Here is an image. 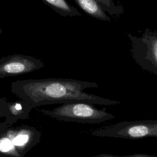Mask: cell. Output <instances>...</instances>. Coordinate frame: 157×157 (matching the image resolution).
Masks as SVG:
<instances>
[{
    "label": "cell",
    "mask_w": 157,
    "mask_h": 157,
    "mask_svg": "<svg viewBox=\"0 0 157 157\" xmlns=\"http://www.w3.org/2000/svg\"><path fill=\"white\" fill-rule=\"evenodd\" d=\"M95 82L72 78H47L18 80L12 82V93L33 108L42 105L82 102L93 105H116L121 102L83 91L98 88Z\"/></svg>",
    "instance_id": "obj_1"
},
{
    "label": "cell",
    "mask_w": 157,
    "mask_h": 157,
    "mask_svg": "<svg viewBox=\"0 0 157 157\" xmlns=\"http://www.w3.org/2000/svg\"><path fill=\"white\" fill-rule=\"evenodd\" d=\"M88 15L102 21L111 20L110 17L101 8L95 0H74Z\"/></svg>",
    "instance_id": "obj_8"
},
{
    "label": "cell",
    "mask_w": 157,
    "mask_h": 157,
    "mask_svg": "<svg viewBox=\"0 0 157 157\" xmlns=\"http://www.w3.org/2000/svg\"><path fill=\"white\" fill-rule=\"evenodd\" d=\"M41 132L29 124L0 123V157H25L37 145Z\"/></svg>",
    "instance_id": "obj_2"
},
{
    "label": "cell",
    "mask_w": 157,
    "mask_h": 157,
    "mask_svg": "<svg viewBox=\"0 0 157 157\" xmlns=\"http://www.w3.org/2000/svg\"><path fill=\"white\" fill-rule=\"evenodd\" d=\"M37 110L44 115L58 121L79 123L98 124L115 117L107 112L105 108L99 109L93 104L82 102L62 104L52 110L37 109Z\"/></svg>",
    "instance_id": "obj_3"
},
{
    "label": "cell",
    "mask_w": 157,
    "mask_h": 157,
    "mask_svg": "<svg viewBox=\"0 0 157 157\" xmlns=\"http://www.w3.org/2000/svg\"><path fill=\"white\" fill-rule=\"evenodd\" d=\"M2 28L1 27V24H0V35L2 34Z\"/></svg>",
    "instance_id": "obj_13"
},
{
    "label": "cell",
    "mask_w": 157,
    "mask_h": 157,
    "mask_svg": "<svg viewBox=\"0 0 157 157\" xmlns=\"http://www.w3.org/2000/svg\"><path fill=\"white\" fill-rule=\"evenodd\" d=\"M101 8L106 13L112 16L120 15L124 12L121 5L116 4L113 0H95Z\"/></svg>",
    "instance_id": "obj_10"
},
{
    "label": "cell",
    "mask_w": 157,
    "mask_h": 157,
    "mask_svg": "<svg viewBox=\"0 0 157 157\" xmlns=\"http://www.w3.org/2000/svg\"><path fill=\"white\" fill-rule=\"evenodd\" d=\"M8 114L5 117L4 124H13L18 120L29 118V113L33 107L26 102L19 101H8Z\"/></svg>",
    "instance_id": "obj_7"
},
{
    "label": "cell",
    "mask_w": 157,
    "mask_h": 157,
    "mask_svg": "<svg viewBox=\"0 0 157 157\" xmlns=\"http://www.w3.org/2000/svg\"><path fill=\"white\" fill-rule=\"evenodd\" d=\"M45 63L36 57L15 53L0 58V78L17 76L39 70Z\"/></svg>",
    "instance_id": "obj_6"
},
{
    "label": "cell",
    "mask_w": 157,
    "mask_h": 157,
    "mask_svg": "<svg viewBox=\"0 0 157 157\" xmlns=\"http://www.w3.org/2000/svg\"><path fill=\"white\" fill-rule=\"evenodd\" d=\"M93 137L137 139L145 137L157 138V120L122 121L84 131Z\"/></svg>",
    "instance_id": "obj_4"
},
{
    "label": "cell",
    "mask_w": 157,
    "mask_h": 157,
    "mask_svg": "<svg viewBox=\"0 0 157 157\" xmlns=\"http://www.w3.org/2000/svg\"><path fill=\"white\" fill-rule=\"evenodd\" d=\"M86 157H157V156L149 155V154H144V153H137V154H132L128 155H116L112 154L107 153H101L95 156H86Z\"/></svg>",
    "instance_id": "obj_11"
},
{
    "label": "cell",
    "mask_w": 157,
    "mask_h": 157,
    "mask_svg": "<svg viewBox=\"0 0 157 157\" xmlns=\"http://www.w3.org/2000/svg\"><path fill=\"white\" fill-rule=\"evenodd\" d=\"M128 37L134 62L143 70L157 76V32L145 29L139 37L131 34Z\"/></svg>",
    "instance_id": "obj_5"
},
{
    "label": "cell",
    "mask_w": 157,
    "mask_h": 157,
    "mask_svg": "<svg viewBox=\"0 0 157 157\" xmlns=\"http://www.w3.org/2000/svg\"><path fill=\"white\" fill-rule=\"evenodd\" d=\"M7 101L2 98H0V118L6 117L8 114Z\"/></svg>",
    "instance_id": "obj_12"
},
{
    "label": "cell",
    "mask_w": 157,
    "mask_h": 157,
    "mask_svg": "<svg viewBox=\"0 0 157 157\" xmlns=\"http://www.w3.org/2000/svg\"><path fill=\"white\" fill-rule=\"evenodd\" d=\"M62 17H80V12L66 0H40Z\"/></svg>",
    "instance_id": "obj_9"
}]
</instances>
